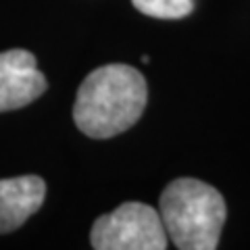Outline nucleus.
Segmentation results:
<instances>
[{
    "label": "nucleus",
    "instance_id": "f03ea898",
    "mask_svg": "<svg viewBox=\"0 0 250 250\" xmlns=\"http://www.w3.org/2000/svg\"><path fill=\"white\" fill-rule=\"evenodd\" d=\"M159 213L179 250H213L225 223V200L213 186L194 177L173 179L161 194Z\"/></svg>",
    "mask_w": 250,
    "mask_h": 250
},
{
    "label": "nucleus",
    "instance_id": "20e7f679",
    "mask_svg": "<svg viewBox=\"0 0 250 250\" xmlns=\"http://www.w3.org/2000/svg\"><path fill=\"white\" fill-rule=\"evenodd\" d=\"M48 82L27 50L0 52V113L15 111L40 98Z\"/></svg>",
    "mask_w": 250,
    "mask_h": 250
},
{
    "label": "nucleus",
    "instance_id": "423d86ee",
    "mask_svg": "<svg viewBox=\"0 0 250 250\" xmlns=\"http://www.w3.org/2000/svg\"><path fill=\"white\" fill-rule=\"evenodd\" d=\"M131 4L154 19H184L194 11V0H131Z\"/></svg>",
    "mask_w": 250,
    "mask_h": 250
},
{
    "label": "nucleus",
    "instance_id": "39448f33",
    "mask_svg": "<svg viewBox=\"0 0 250 250\" xmlns=\"http://www.w3.org/2000/svg\"><path fill=\"white\" fill-rule=\"evenodd\" d=\"M46 196V184L38 175L0 179V233L21 228L38 213Z\"/></svg>",
    "mask_w": 250,
    "mask_h": 250
},
{
    "label": "nucleus",
    "instance_id": "7ed1b4c3",
    "mask_svg": "<svg viewBox=\"0 0 250 250\" xmlns=\"http://www.w3.org/2000/svg\"><path fill=\"white\" fill-rule=\"evenodd\" d=\"M90 242L96 250H165L167 231L156 208L125 202L94 221Z\"/></svg>",
    "mask_w": 250,
    "mask_h": 250
},
{
    "label": "nucleus",
    "instance_id": "f257e3e1",
    "mask_svg": "<svg viewBox=\"0 0 250 250\" xmlns=\"http://www.w3.org/2000/svg\"><path fill=\"white\" fill-rule=\"evenodd\" d=\"M146 80L138 69L113 62L98 67L82 82L73 104L77 129L94 140H106L129 129L144 113Z\"/></svg>",
    "mask_w": 250,
    "mask_h": 250
}]
</instances>
